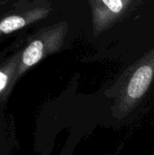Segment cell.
<instances>
[{"instance_id": "cell-1", "label": "cell", "mask_w": 154, "mask_h": 155, "mask_svg": "<svg viewBox=\"0 0 154 155\" xmlns=\"http://www.w3.org/2000/svg\"><path fill=\"white\" fill-rule=\"evenodd\" d=\"M49 12L46 5L15 0V4L0 16V41L41 21Z\"/></svg>"}, {"instance_id": "cell-2", "label": "cell", "mask_w": 154, "mask_h": 155, "mask_svg": "<svg viewBox=\"0 0 154 155\" xmlns=\"http://www.w3.org/2000/svg\"><path fill=\"white\" fill-rule=\"evenodd\" d=\"M24 35H20L14 42L0 51V111L5 112L9 98L18 83L17 74Z\"/></svg>"}, {"instance_id": "cell-3", "label": "cell", "mask_w": 154, "mask_h": 155, "mask_svg": "<svg viewBox=\"0 0 154 155\" xmlns=\"http://www.w3.org/2000/svg\"><path fill=\"white\" fill-rule=\"evenodd\" d=\"M24 35V43L20 53V64L17 80L31 67L38 64L48 53L56 47L57 37L54 30H43L34 35Z\"/></svg>"}, {"instance_id": "cell-4", "label": "cell", "mask_w": 154, "mask_h": 155, "mask_svg": "<svg viewBox=\"0 0 154 155\" xmlns=\"http://www.w3.org/2000/svg\"><path fill=\"white\" fill-rule=\"evenodd\" d=\"M17 146L13 115L0 111V155H15Z\"/></svg>"}, {"instance_id": "cell-5", "label": "cell", "mask_w": 154, "mask_h": 155, "mask_svg": "<svg viewBox=\"0 0 154 155\" xmlns=\"http://www.w3.org/2000/svg\"><path fill=\"white\" fill-rule=\"evenodd\" d=\"M153 75L151 66L143 65L140 67L132 77L128 85V94L133 99L142 97L147 91Z\"/></svg>"}, {"instance_id": "cell-6", "label": "cell", "mask_w": 154, "mask_h": 155, "mask_svg": "<svg viewBox=\"0 0 154 155\" xmlns=\"http://www.w3.org/2000/svg\"><path fill=\"white\" fill-rule=\"evenodd\" d=\"M102 3L107 6L108 10L115 14L116 13L118 14L119 12H121L123 8V5H125L126 4L125 1H121V0H108V1L104 0Z\"/></svg>"}, {"instance_id": "cell-7", "label": "cell", "mask_w": 154, "mask_h": 155, "mask_svg": "<svg viewBox=\"0 0 154 155\" xmlns=\"http://www.w3.org/2000/svg\"><path fill=\"white\" fill-rule=\"evenodd\" d=\"M15 0H0V16L7 11L14 4Z\"/></svg>"}]
</instances>
